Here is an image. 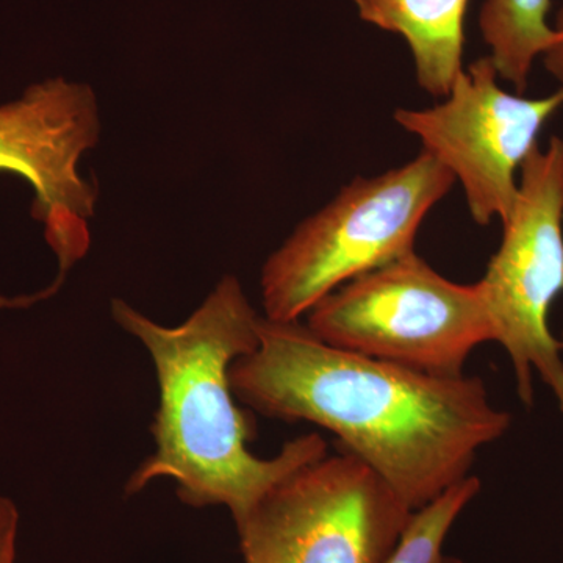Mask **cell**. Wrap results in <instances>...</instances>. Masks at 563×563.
<instances>
[{
    "label": "cell",
    "mask_w": 563,
    "mask_h": 563,
    "mask_svg": "<svg viewBox=\"0 0 563 563\" xmlns=\"http://www.w3.org/2000/svg\"><path fill=\"white\" fill-rule=\"evenodd\" d=\"M229 379L255 412L333 433L413 512L466 479L477 453L510 428L479 377L340 350L299 321L262 317L258 346L232 363Z\"/></svg>",
    "instance_id": "6da1fadb"
},
{
    "label": "cell",
    "mask_w": 563,
    "mask_h": 563,
    "mask_svg": "<svg viewBox=\"0 0 563 563\" xmlns=\"http://www.w3.org/2000/svg\"><path fill=\"white\" fill-rule=\"evenodd\" d=\"M111 317L150 352L161 395L151 428L155 451L129 477L128 495L172 479L181 503L228 507L239 521L274 485L328 454L320 433L285 443L274 457L252 454L254 424L236 406L229 372L258 346L262 314L235 276L222 277L174 328L122 299L111 301Z\"/></svg>",
    "instance_id": "7a4b0ae2"
},
{
    "label": "cell",
    "mask_w": 563,
    "mask_h": 563,
    "mask_svg": "<svg viewBox=\"0 0 563 563\" xmlns=\"http://www.w3.org/2000/svg\"><path fill=\"white\" fill-rule=\"evenodd\" d=\"M455 185L428 151L355 177L266 258L261 290L272 321H299L336 288L415 251L422 221Z\"/></svg>",
    "instance_id": "3957f363"
},
{
    "label": "cell",
    "mask_w": 563,
    "mask_h": 563,
    "mask_svg": "<svg viewBox=\"0 0 563 563\" xmlns=\"http://www.w3.org/2000/svg\"><path fill=\"white\" fill-rule=\"evenodd\" d=\"M322 342L433 376H462L493 342L479 284L446 279L412 251L355 277L307 313Z\"/></svg>",
    "instance_id": "277c9868"
},
{
    "label": "cell",
    "mask_w": 563,
    "mask_h": 563,
    "mask_svg": "<svg viewBox=\"0 0 563 563\" xmlns=\"http://www.w3.org/2000/svg\"><path fill=\"white\" fill-rule=\"evenodd\" d=\"M483 279L493 342L501 344L525 406L533 402V372L563 413V358L548 314L563 291V140L537 146L521 166L517 201Z\"/></svg>",
    "instance_id": "5b68a950"
},
{
    "label": "cell",
    "mask_w": 563,
    "mask_h": 563,
    "mask_svg": "<svg viewBox=\"0 0 563 563\" xmlns=\"http://www.w3.org/2000/svg\"><path fill=\"white\" fill-rule=\"evenodd\" d=\"M413 510L346 451L292 472L235 521L244 563H387Z\"/></svg>",
    "instance_id": "8992f818"
},
{
    "label": "cell",
    "mask_w": 563,
    "mask_h": 563,
    "mask_svg": "<svg viewBox=\"0 0 563 563\" xmlns=\"http://www.w3.org/2000/svg\"><path fill=\"white\" fill-rule=\"evenodd\" d=\"M490 57L473 62L437 106L396 110L404 131L421 141L461 181L476 224L506 221L518 196L521 166L539 146L547 122L563 107V90L525 98L504 90Z\"/></svg>",
    "instance_id": "52a82bcc"
},
{
    "label": "cell",
    "mask_w": 563,
    "mask_h": 563,
    "mask_svg": "<svg viewBox=\"0 0 563 563\" xmlns=\"http://www.w3.org/2000/svg\"><path fill=\"white\" fill-rule=\"evenodd\" d=\"M101 136L95 91L55 77L0 106V173L27 180L32 214L60 265V282L90 247L98 185L81 176L80 161Z\"/></svg>",
    "instance_id": "ba28073f"
},
{
    "label": "cell",
    "mask_w": 563,
    "mask_h": 563,
    "mask_svg": "<svg viewBox=\"0 0 563 563\" xmlns=\"http://www.w3.org/2000/svg\"><path fill=\"white\" fill-rule=\"evenodd\" d=\"M361 20L406 40L418 85L444 98L463 70L470 0H352Z\"/></svg>",
    "instance_id": "9c48e42d"
},
{
    "label": "cell",
    "mask_w": 563,
    "mask_h": 563,
    "mask_svg": "<svg viewBox=\"0 0 563 563\" xmlns=\"http://www.w3.org/2000/svg\"><path fill=\"white\" fill-rule=\"evenodd\" d=\"M550 0H485L479 27L499 79L518 95L528 88L537 58L554 43Z\"/></svg>",
    "instance_id": "30bf717a"
},
{
    "label": "cell",
    "mask_w": 563,
    "mask_h": 563,
    "mask_svg": "<svg viewBox=\"0 0 563 563\" xmlns=\"http://www.w3.org/2000/svg\"><path fill=\"white\" fill-rule=\"evenodd\" d=\"M479 490L481 481L468 476L413 512L387 563H442L448 533Z\"/></svg>",
    "instance_id": "8fae6325"
},
{
    "label": "cell",
    "mask_w": 563,
    "mask_h": 563,
    "mask_svg": "<svg viewBox=\"0 0 563 563\" xmlns=\"http://www.w3.org/2000/svg\"><path fill=\"white\" fill-rule=\"evenodd\" d=\"M20 512L9 498L0 496V563H16Z\"/></svg>",
    "instance_id": "7c38bea8"
},
{
    "label": "cell",
    "mask_w": 563,
    "mask_h": 563,
    "mask_svg": "<svg viewBox=\"0 0 563 563\" xmlns=\"http://www.w3.org/2000/svg\"><path fill=\"white\" fill-rule=\"evenodd\" d=\"M553 29L555 31L554 43L544 51L542 60L544 69L550 73V76L558 81L559 88L563 90V2L561 9L558 10V14H555Z\"/></svg>",
    "instance_id": "4fadbf2b"
},
{
    "label": "cell",
    "mask_w": 563,
    "mask_h": 563,
    "mask_svg": "<svg viewBox=\"0 0 563 563\" xmlns=\"http://www.w3.org/2000/svg\"><path fill=\"white\" fill-rule=\"evenodd\" d=\"M442 563H462L459 559L450 558V555H444Z\"/></svg>",
    "instance_id": "5bb4252c"
},
{
    "label": "cell",
    "mask_w": 563,
    "mask_h": 563,
    "mask_svg": "<svg viewBox=\"0 0 563 563\" xmlns=\"http://www.w3.org/2000/svg\"><path fill=\"white\" fill-rule=\"evenodd\" d=\"M559 342H561V347H562V352H563V333H562V339L559 340Z\"/></svg>",
    "instance_id": "9a60e30c"
}]
</instances>
